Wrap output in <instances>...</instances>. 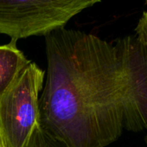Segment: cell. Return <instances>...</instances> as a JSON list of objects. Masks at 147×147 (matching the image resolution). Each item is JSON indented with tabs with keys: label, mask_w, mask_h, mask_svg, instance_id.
Wrapping results in <instances>:
<instances>
[{
	"label": "cell",
	"mask_w": 147,
	"mask_h": 147,
	"mask_svg": "<svg viewBox=\"0 0 147 147\" xmlns=\"http://www.w3.org/2000/svg\"><path fill=\"white\" fill-rule=\"evenodd\" d=\"M47 76L38 124L71 147H105L123 133L113 45L80 30L45 36Z\"/></svg>",
	"instance_id": "1"
},
{
	"label": "cell",
	"mask_w": 147,
	"mask_h": 147,
	"mask_svg": "<svg viewBox=\"0 0 147 147\" xmlns=\"http://www.w3.org/2000/svg\"><path fill=\"white\" fill-rule=\"evenodd\" d=\"M101 0H0V34L18 40L64 28Z\"/></svg>",
	"instance_id": "2"
},
{
	"label": "cell",
	"mask_w": 147,
	"mask_h": 147,
	"mask_svg": "<svg viewBox=\"0 0 147 147\" xmlns=\"http://www.w3.org/2000/svg\"><path fill=\"white\" fill-rule=\"evenodd\" d=\"M44 72L30 62L0 97V135L6 147H24L39 119Z\"/></svg>",
	"instance_id": "3"
},
{
	"label": "cell",
	"mask_w": 147,
	"mask_h": 147,
	"mask_svg": "<svg viewBox=\"0 0 147 147\" xmlns=\"http://www.w3.org/2000/svg\"><path fill=\"white\" fill-rule=\"evenodd\" d=\"M118 63L124 129L147 132V47L136 36L113 44Z\"/></svg>",
	"instance_id": "4"
},
{
	"label": "cell",
	"mask_w": 147,
	"mask_h": 147,
	"mask_svg": "<svg viewBox=\"0 0 147 147\" xmlns=\"http://www.w3.org/2000/svg\"><path fill=\"white\" fill-rule=\"evenodd\" d=\"M30 62L18 48L17 40L0 45V97Z\"/></svg>",
	"instance_id": "5"
},
{
	"label": "cell",
	"mask_w": 147,
	"mask_h": 147,
	"mask_svg": "<svg viewBox=\"0 0 147 147\" xmlns=\"http://www.w3.org/2000/svg\"><path fill=\"white\" fill-rule=\"evenodd\" d=\"M24 147H71L63 140L55 137L37 123Z\"/></svg>",
	"instance_id": "6"
},
{
	"label": "cell",
	"mask_w": 147,
	"mask_h": 147,
	"mask_svg": "<svg viewBox=\"0 0 147 147\" xmlns=\"http://www.w3.org/2000/svg\"><path fill=\"white\" fill-rule=\"evenodd\" d=\"M136 36L147 47V11L144 12L135 29ZM147 141V136H146Z\"/></svg>",
	"instance_id": "7"
},
{
	"label": "cell",
	"mask_w": 147,
	"mask_h": 147,
	"mask_svg": "<svg viewBox=\"0 0 147 147\" xmlns=\"http://www.w3.org/2000/svg\"><path fill=\"white\" fill-rule=\"evenodd\" d=\"M0 147H6V145H5V142H4V140H3L1 135H0Z\"/></svg>",
	"instance_id": "8"
},
{
	"label": "cell",
	"mask_w": 147,
	"mask_h": 147,
	"mask_svg": "<svg viewBox=\"0 0 147 147\" xmlns=\"http://www.w3.org/2000/svg\"><path fill=\"white\" fill-rule=\"evenodd\" d=\"M145 1H146V3H147V0H145Z\"/></svg>",
	"instance_id": "9"
}]
</instances>
